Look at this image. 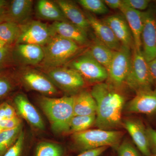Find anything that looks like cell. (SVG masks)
I'll list each match as a JSON object with an SVG mask.
<instances>
[{
	"instance_id": "obj_1",
	"label": "cell",
	"mask_w": 156,
	"mask_h": 156,
	"mask_svg": "<svg viewBox=\"0 0 156 156\" xmlns=\"http://www.w3.org/2000/svg\"><path fill=\"white\" fill-rule=\"evenodd\" d=\"M90 92L97 105L95 126L107 130L122 126V113L126 103L121 89L103 82L94 85Z\"/></svg>"
},
{
	"instance_id": "obj_2",
	"label": "cell",
	"mask_w": 156,
	"mask_h": 156,
	"mask_svg": "<svg viewBox=\"0 0 156 156\" xmlns=\"http://www.w3.org/2000/svg\"><path fill=\"white\" fill-rule=\"evenodd\" d=\"M74 95L58 98L43 96L39 98V105L56 133L69 132L70 123L74 116Z\"/></svg>"
},
{
	"instance_id": "obj_3",
	"label": "cell",
	"mask_w": 156,
	"mask_h": 156,
	"mask_svg": "<svg viewBox=\"0 0 156 156\" xmlns=\"http://www.w3.org/2000/svg\"><path fill=\"white\" fill-rule=\"evenodd\" d=\"M81 47L73 41L55 35L43 47L44 55L41 63L48 69L61 67L78 56Z\"/></svg>"
},
{
	"instance_id": "obj_4",
	"label": "cell",
	"mask_w": 156,
	"mask_h": 156,
	"mask_svg": "<svg viewBox=\"0 0 156 156\" xmlns=\"http://www.w3.org/2000/svg\"><path fill=\"white\" fill-rule=\"evenodd\" d=\"M73 142L83 151L103 147L117 148L124 136L123 131L98 129H88L73 134Z\"/></svg>"
},
{
	"instance_id": "obj_5",
	"label": "cell",
	"mask_w": 156,
	"mask_h": 156,
	"mask_svg": "<svg viewBox=\"0 0 156 156\" xmlns=\"http://www.w3.org/2000/svg\"><path fill=\"white\" fill-rule=\"evenodd\" d=\"M125 84L135 93L153 89L154 86L142 50L134 48L132 50L131 67Z\"/></svg>"
},
{
	"instance_id": "obj_6",
	"label": "cell",
	"mask_w": 156,
	"mask_h": 156,
	"mask_svg": "<svg viewBox=\"0 0 156 156\" xmlns=\"http://www.w3.org/2000/svg\"><path fill=\"white\" fill-rule=\"evenodd\" d=\"M67 67L75 70L89 83L96 84L106 81L107 70L95 60L88 51L73 58L67 64Z\"/></svg>"
},
{
	"instance_id": "obj_7",
	"label": "cell",
	"mask_w": 156,
	"mask_h": 156,
	"mask_svg": "<svg viewBox=\"0 0 156 156\" xmlns=\"http://www.w3.org/2000/svg\"><path fill=\"white\" fill-rule=\"evenodd\" d=\"M132 50L122 45L115 51L107 69V81L117 89H121L125 84L131 67Z\"/></svg>"
},
{
	"instance_id": "obj_8",
	"label": "cell",
	"mask_w": 156,
	"mask_h": 156,
	"mask_svg": "<svg viewBox=\"0 0 156 156\" xmlns=\"http://www.w3.org/2000/svg\"><path fill=\"white\" fill-rule=\"evenodd\" d=\"M46 74L56 88L70 94L80 92L86 83L76 71L67 66L49 69Z\"/></svg>"
},
{
	"instance_id": "obj_9",
	"label": "cell",
	"mask_w": 156,
	"mask_h": 156,
	"mask_svg": "<svg viewBox=\"0 0 156 156\" xmlns=\"http://www.w3.org/2000/svg\"><path fill=\"white\" fill-rule=\"evenodd\" d=\"M54 35L50 25L39 20H31L20 25V33L17 43L43 47Z\"/></svg>"
},
{
	"instance_id": "obj_10",
	"label": "cell",
	"mask_w": 156,
	"mask_h": 156,
	"mask_svg": "<svg viewBox=\"0 0 156 156\" xmlns=\"http://www.w3.org/2000/svg\"><path fill=\"white\" fill-rule=\"evenodd\" d=\"M124 110L129 113L156 115V86L154 89L135 93V96L126 104Z\"/></svg>"
},
{
	"instance_id": "obj_11",
	"label": "cell",
	"mask_w": 156,
	"mask_h": 156,
	"mask_svg": "<svg viewBox=\"0 0 156 156\" xmlns=\"http://www.w3.org/2000/svg\"><path fill=\"white\" fill-rule=\"evenodd\" d=\"M143 17L141 50L146 60L149 62L156 57V19L150 11L143 12Z\"/></svg>"
},
{
	"instance_id": "obj_12",
	"label": "cell",
	"mask_w": 156,
	"mask_h": 156,
	"mask_svg": "<svg viewBox=\"0 0 156 156\" xmlns=\"http://www.w3.org/2000/svg\"><path fill=\"white\" fill-rule=\"evenodd\" d=\"M122 126L130 134L140 152L143 156H151L147 128L142 121L136 118H128L122 121Z\"/></svg>"
},
{
	"instance_id": "obj_13",
	"label": "cell",
	"mask_w": 156,
	"mask_h": 156,
	"mask_svg": "<svg viewBox=\"0 0 156 156\" xmlns=\"http://www.w3.org/2000/svg\"><path fill=\"white\" fill-rule=\"evenodd\" d=\"M21 80L32 90L45 95L57 94V88L47 76L34 69L26 70L22 73Z\"/></svg>"
},
{
	"instance_id": "obj_14",
	"label": "cell",
	"mask_w": 156,
	"mask_h": 156,
	"mask_svg": "<svg viewBox=\"0 0 156 156\" xmlns=\"http://www.w3.org/2000/svg\"><path fill=\"white\" fill-rule=\"evenodd\" d=\"M50 26L54 35L70 40L81 47L89 44L87 31L68 20L53 22Z\"/></svg>"
},
{
	"instance_id": "obj_15",
	"label": "cell",
	"mask_w": 156,
	"mask_h": 156,
	"mask_svg": "<svg viewBox=\"0 0 156 156\" xmlns=\"http://www.w3.org/2000/svg\"><path fill=\"white\" fill-rule=\"evenodd\" d=\"M109 27L121 44L133 50L134 39L131 30L125 17L121 14H114L102 20Z\"/></svg>"
},
{
	"instance_id": "obj_16",
	"label": "cell",
	"mask_w": 156,
	"mask_h": 156,
	"mask_svg": "<svg viewBox=\"0 0 156 156\" xmlns=\"http://www.w3.org/2000/svg\"><path fill=\"white\" fill-rule=\"evenodd\" d=\"M85 14L90 27L93 29L95 32L96 38L112 50L114 51L119 50L122 44L109 27L92 14L86 13Z\"/></svg>"
},
{
	"instance_id": "obj_17",
	"label": "cell",
	"mask_w": 156,
	"mask_h": 156,
	"mask_svg": "<svg viewBox=\"0 0 156 156\" xmlns=\"http://www.w3.org/2000/svg\"><path fill=\"white\" fill-rule=\"evenodd\" d=\"M14 101L18 112L24 119L39 130L44 129V124L42 117L26 96L23 94L17 95Z\"/></svg>"
},
{
	"instance_id": "obj_18",
	"label": "cell",
	"mask_w": 156,
	"mask_h": 156,
	"mask_svg": "<svg viewBox=\"0 0 156 156\" xmlns=\"http://www.w3.org/2000/svg\"><path fill=\"white\" fill-rule=\"evenodd\" d=\"M125 17L132 33L134 48L141 50V35L144 26L143 12L122 4L119 9Z\"/></svg>"
},
{
	"instance_id": "obj_19",
	"label": "cell",
	"mask_w": 156,
	"mask_h": 156,
	"mask_svg": "<svg viewBox=\"0 0 156 156\" xmlns=\"http://www.w3.org/2000/svg\"><path fill=\"white\" fill-rule=\"evenodd\" d=\"M34 1L13 0L7 12L6 21L14 22L20 25L29 21L32 12Z\"/></svg>"
},
{
	"instance_id": "obj_20",
	"label": "cell",
	"mask_w": 156,
	"mask_h": 156,
	"mask_svg": "<svg viewBox=\"0 0 156 156\" xmlns=\"http://www.w3.org/2000/svg\"><path fill=\"white\" fill-rule=\"evenodd\" d=\"M69 22L86 31L90 27L86 14L73 2L66 0L55 1Z\"/></svg>"
},
{
	"instance_id": "obj_21",
	"label": "cell",
	"mask_w": 156,
	"mask_h": 156,
	"mask_svg": "<svg viewBox=\"0 0 156 156\" xmlns=\"http://www.w3.org/2000/svg\"><path fill=\"white\" fill-rule=\"evenodd\" d=\"M36 11L41 19L54 22L68 20L55 1L39 0L37 2Z\"/></svg>"
},
{
	"instance_id": "obj_22",
	"label": "cell",
	"mask_w": 156,
	"mask_h": 156,
	"mask_svg": "<svg viewBox=\"0 0 156 156\" xmlns=\"http://www.w3.org/2000/svg\"><path fill=\"white\" fill-rule=\"evenodd\" d=\"M97 105L91 92L82 90L74 95V116L96 115Z\"/></svg>"
},
{
	"instance_id": "obj_23",
	"label": "cell",
	"mask_w": 156,
	"mask_h": 156,
	"mask_svg": "<svg viewBox=\"0 0 156 156\" xmlns=\"http://www.w3.org/2000/svg\"><path fill=\"white\" fill-rule=\"evenodd\" d=\"M17 55L23 63L35 65L40 64L44 58L43 47L30 44H17Z\"/></svg>"
},
{
	"instance_id": "obj_24",
	"label": "cell",
	"mask_w": 156,
	"mask_h": 156,
	"mask_svg": "<svg viewBox=\"0 0 156 156\" xmlns=\"http://www.w3.org/2000/svg\"><path fill=\"white\" fill-rule=\"evenodd\" d=\"M88 52L107 70L115 51L112 50L97 38L90 45Z\"/></svg>"
},
{
	"instance_id": "obj_25",
	"label": "cell",
	"mask_w": 156,
	"mask_h": 156,
	"mask_svg": "<svg viewBox=\"0 0 156 156\" xmlns=\"http://www.w3.org/2000/svg\"><path fill=\"white\" fill-rule=\"evenodd\" d=\"M20 33V25L10 21L0 23V41L10 45L17 41Z\"/></svg>"
},
{
	"instance_id": "obj_26",
	"label": "cell",
	"mask_w": 156,
	"mask_h": 156,
	"mask_svg": "<svg viewBox=\"0 0 156 156\" xmlns=\"http://www.w3.org/2000/svg\"><path fill=\"white\" fill-rule=\"evenodd\" d=\"M96 115L73 116L70 123L69 132L78 133L88 130L95 125Z\"/></svg>"
},
{
	"instance_id": "obj_27",
	"label": "cell",
	"mask_w": 156,
	"mask_h": 156,
	"mask_svg": "<svg viewBox=\"0 0 156 156\" xmlns=\"http://www.w3.org/2000/svg\"><path fill=\"white\" fill-rule=\"evenodd\" d=\"M22 126L10 129L4 130L0 134V156L4 154L11 147L18 138L20 132L22 131Z\"/></svg>"
},
{
	"instance_id": "obj_28",
	"label": "cell",
	"mask_w": 156,
	"mask_h": 156,
	"mask_svg": "<svg viewBox=\"0 0 156 156\" xmlns=\"http://www.w3.org/2000/svg\"><path fill=\"white\" fill-rule=\"evenodd\" d=\"M63 150L58 144L53 143H40L36 149L35 156H62Z\"/></svg>"
},
{
	"instance_id": "obj_29",
	"label": "cell",
	"mask_w": 156,
	"mask_h": 156,
	"mask_svg": "<svg viewBox=\"0 0 156 156\" xmlns=\"http://www.w3.org/2000/svg\"><path fill=\"white\" fill-rule=\"evenodd\" d=\"M77 2L82 7L94 14H105L109 10L103 1L101 0H79Z\"/></svg>"
},
{
	"instance_id": "obj_30",
	"label": "cell",
	"mask_w": 156,
	"mask_h": 156,
	"mask_svg": "<svg viewBox=\"0 0 156 156\" xmlns=\"http://www.w3.org/2000/svg\"><path fill=\"white\" fill-rule=\"evenodd\" d=\"M116 149L118 156H141L138 149L128 140H124Z\"/></svg>"
},
{
	"instance_id": "obj_31",
	"label": "cell",
	"mask_w": 156,
	"mask_h": 156,
	"mask_svg": "<svg viewBox=\"0 0 156 156\" xmlns=\"http://www.w3.org/2000/svg\"><path fill=\"white\" fill-rule=\"evenodd\" d=\"M25 141V134L21 131L15 143L2 156H21Z\"/></svg>"
},
{
	"instance_id": "obj_32",
	"label": "cell",
	"mask_w": 156,
	"mask_h": 156,
	"mask_svg": "<svg viewBox=\"0 0 156 156\" xmlns=\"http://www.w3.org/2000/svg\"><path fill=\"white\" fill-rule=\"evenodd\" d=\"M124 5L137 11H141L146 10L150 3L148 0H123Z\"/></svg>"
},
{
	"instance_id": "obj_33",
	"label": "cell",
	"mask_w": 156,
	"mask_h": 156,
	"mask_svg": "<svg viewBox=\"0 0 156 156\" xmlns=\"http://www.w3.org/2000/svg\"><path fill=\"white\" fill-rule=\"evenodd\" d=\"M14 108L7 103L0 105V120L9 119L17 116Z\"/></svg>"
},
{
	"instance_id": "obj_34",
	"label": "cell",
	"mask_w": 156,
	"mask_h": 156,
	"mask_svg": "<svg viewBox=\"0 0 156 156\" xmlns=\"http://www.w3.org/2000/svg\"><path fill=\"white\" fill-rule=\"evenodd\" d=\"M20 125L21 120L17 116L9 119L0 120V127L2 131L14 129Z\"/></svg>"
},
{
	"instance_id": "obj_35",
	"label": "cell",
	"mask_w": 156,
	"mask_h": 156,
	"mask_svg": "<svg viewBox=\"0 0 156 156\" xmlns=\"http://www.w3.org/2000/svg\"><path fill=\"white\" fill-rule=\"evenodd\" d=\"M147 132L151 154L156 153V130L151 127H147Z\"/></svg>"
},
{
	"instance_id": "obj_36",
	"label": "cell",
	"mask_w": 156,
	"mask_h": 156,
	"mask_svg": "<svg viewBox=\"0 0 156 156\" xmlns=\"http://www.w3.org/2000/svg\"><path fill=\"white\" fill-rule=\"evenodd\" d=\"M108 147H103L83 151L76 156H100L108 149Z\"/></svg>"
},
{
	"instance_id": "obj_37",
	"label": "cell",
	"mask_w": 156,
	"mask_h": 156,
	"mask_svg": "<svg viewBox=\"0 0 156 156\" xmlns=\"http://www.w3.org/2000/svg\"><path fill=\"white\" fill-rule=\"evenodd\" d=\"M11 86L9 81L0 78V98L7 95L11 91Z\"/></svg>"
},
{
	"instance_id": "obj_38",
	"label": "cell",
	"mask_w": 156,
	"mask_h": 156,
	"mask_svg": "<svg viewBox=\"0 0 156 156\" xmlns=\"http://www.w3.org/2000/svg\"><path fill=\"white\" fill-rule=\"evenodd\" d=\"M10 46L0 49V66L6 62L11 53Z\"/></svg>"
},
{
	"instance_id": "obj_39",
	"label": "cell",
	"mask_w": 156,
	"mask_h": 156,
	"mask_svg": "<svg viewBox=\"0 0 156 156\" xmlns=\"http://www.w3.org/2000/svg\"><path fill=\"white\" fill-rule=\"evenodd\" d=\"M149 69L151 76L153 81L154 85L156 86V57L148 62Z\"/></svg>"
},
{
	"instance_id": "obj_40",
	"label": "cell",
	"mask_w": 156,
	"mask_h": 156,
	"mask_svg": "<svg viewBox=\"0 0 156 156\" xmlns=\"http://www.w3.org/2000/svg\"><path fill=\"white\" fill-rule=\"evenodd\" d=\"M103 2L108 8L112 9H120L123 4L121 0H105Z\"/></svg>"
},
{
	"instance_id": "obj_41",
	"label": "cell",
	"mask_w": 156,
	"mask_h": 156,
	"mask_svg": "<svg viewBox=\"0 0 156 156\" xmlns=\"http://www.w3.org/2000/svg\"><path fill=\"white\" fill-rule=\"evenodd\" d=\"M7 3V1L0 0V9H4V7L6 6Z\"/></svg>"
},
{
	"instance_id": "obj_42",
	"label": "cell",
	"mask_w": 156,
	"mask_h": 156,
	"mask_svg": "<svg viewBox=\"0 0 156 156\" xmlns=\"http://www.w3.org/2000/svg\"><path fill=\"white\" fill-rule=\"evenodd\" d=\"M10 46V45L7 44L5 42L2 41H0V49H2L3 48L7 47V46Z\"/></svg>"
},
{
	"instance_id": "obj_43",
	"label": "cell",
	"mask_w": 156,
	"mask_h": 156,
	"mask_svg": "<svg viewBox=\"0 0 156 156\" xmlns=\"http://www.w3.org/2000/svg\"><path fill=\"white\" fill-rule=\"evenodd\" d=\"M5 9H0V19H1V18H2L3 17H4V15H5Z\"/></svg>"
},
{
	"instance_id": "obj_44",
	"label": "cell",
	"mask_w": 156,
	"mask_h": 156,
	"mask_svg": "<svg viewBox=\"0 0 156 156\" xmlns=\"http://www.w3.org/2000/svg\"><path fill=\"white\" fill-rule=\"evenodd\" d=\"M151 156H156V153L152 154Z\"/></svg>"
},
{
	"instance_id": "obj_45",
	"label": "cell",
	"mask_w": 156,
	"mask_h": 156,
	"mask_svg": "<svg viewBox=\"0 0 156 156\" xmlns=\"http://www.w3.org/2000/svg\"><path fill=\"white\" fill-rule=\"evenodd\" d=\"M2 131V129H1V127H0V134H1V132Z\"/></svg>"
}]
</instances>
